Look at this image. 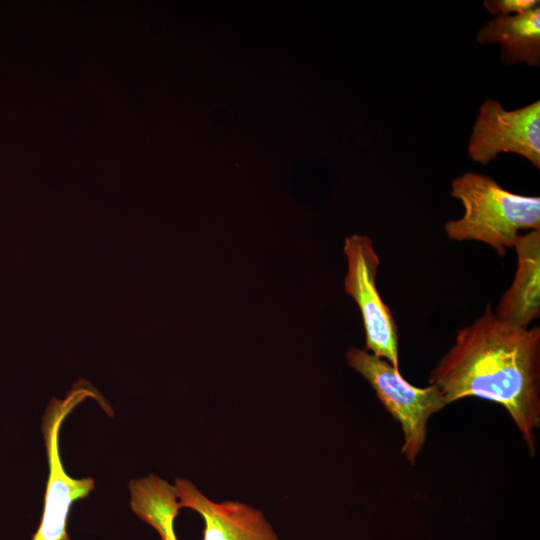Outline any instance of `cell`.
Returning a JSON list of instances; mask_svg holds the SVG:
<instances>
[{"instance_id": "3957f363", "label": "cell", "mask_w": 540, "mask_h": 540, "mask_svg": "<svg viewBox=\"0 0 540 540\" xmlns=\"http://www.w3.org/2000/svg\"><path fill=\"white\" fill-rule=\"evenodd\" d=\"M348 365L362 375L377 398L400 424L403 433L401 455L415 465L427 439L430 417L448 405L434 384L416 387L388 361L365 349L350 347L346 351Z\"/></svg>"}, {"instance_id": "6da1fadb", "label": "cell", "mask_w": 540, "mask_h": 540, "mask_svg": "<svg viewBox=\"0 0 540 540\" xmlns=\"http://www.w3.org/2000/svg\"><path fill=\"white\" fill-rule=\"evenodd\" d=\"M447 404L477 397L500 404L531 456L540 427V327L499 319L488 304L457 331L455 342L429 375Z\"/></svg>"}, {"instance_id": "52a82bcc", "label": "cell", "mask_w": 540, "mask_h": 540, "mask_svg": "<svg viewBox=\"0 0 540 540\" xmlns=\"http://www.w3.org/2000/svg\"><path fill=\"white\" fill-rule=\"evenodd\" d=\"M180 508H189L204 521L202 540H279L264 514L242 502H216L191 481H175Z\"/></svg>"}, {"instance_id": "ba28073f", "label": "cell", "mask_w": 540, "mask_h": 540, "mask_svg": "<svg viewBox=\"0 0 540 540\" xmlns=\"http://www.w3.org/2000/svg\"><path fill=\"white\" fill-rule=\"evenodd\" d=\"M513 248L517 270L495 314L509 324L529 328L540 316V230L520 234Z\"/></svg>"}, {"instance_id": "8fae6325", "label": "cell", "mask_w": 540, "mask_h": 540, "mask_svg": "<svg viewBox=\"0 0 540 540\" xmlns=\"http://www.w3.org/2000/svg\"><path fill=\"white\" fill-rule=\"evenodd\" d=\"M539 3L536 0H486L484 7L496 16H510L512 13L517 15L530 11L539 6Z\"/></svg>"}, {"instance_id": "5b68a950", "label": "cell", "mask_w": 540, "mask_h": 540, "mask_svg": "<svg viewBox=\"0 0 540 540\" xmlns=\"http://www.w3.org/2000/svg\"><path fill=\"white\" fill-rule=\"evenodd\" d=\"M88 396H91L90 392L76 390L63 400L53 399L43 415L42 431L49 476L42 519L32 540H70L66 530L70 508L74 501L87 497L94 490V479L73 478L66 473L58 444L64 419Z\"/></svg>"}, {"instance_id": "30bf717a", "label": "cell", "mask_w": 540, "mask_h": 540, "mask_svg": "<svg viewBox=\"0 0 540 540\" xmlns=\"http://www.w3.org/2000/svg\"><path fill=\"white\" fill-rule=\"evenodd\" d=\"M130 507L160 535V540H177L174 520L180 508L175 485L155 474L131 480Z\"/></svg>"}, {"instance_id": "8992f818", "label": "cell", "mask_w": 540, "mask_h": 540, "mask_svg": "<svg viewBox=\"0 0 540 540\" xmlns=\"http://www.w3.org/2000/svg\"><path fill=\"white\" fill-rule=\"evenodd\" d=\"M512 152L540 168V101L506 110L487 99L479 108L468 144L469 156L482 165L499 153Z\"/></svg>"}, {"instance_id": "277c9868", "label": "cell", "mask_w": 540, "mask_h": 540, "mask_svg": "<svg viewBox=\"0 0 540 540\" xmlns=\"http://www.w3.org/2000/svg\"><path fill=\"white\" fill-rule=\"evenodd\" d=\"M345 292L356 302L365 331V350L399 370L398 328L376 285L380 260L369 236L354 234L344 242Z\"/></svg>"}, {"instance_id": "9c48e42d", "label": "cell", "mask_w": 540, "mask_h": 540, "mask_svg": "<svg viewBox=\"0 0 540 540\" xmlns=\"http://www.w3.org/2000/svg\"><path fill=\"white\" fill-rule=\"evenodd\" d=\"M479 44L499 43L502 61L508 65L540 64V6L523 14L496 16L477 33Z\"/></svg>"}, {"instance_id": "7a4b0ae2", "label": "cell", "mask_w": 540, "mask_h": 540, "mask_svg": "<svg viewBox=\"0 0 540 540\" xmlns=\"http://www.w3.org/2000/svg\"><path fill=\"white\" fill-rule=\"evenodd\" d=\"M451 196L464 207L461 218L444 225L451 240L483 242L504 256L520 230H540V197L510 192L489 176L467 172L456 177Z\"/></svg>"}]
</instances>
